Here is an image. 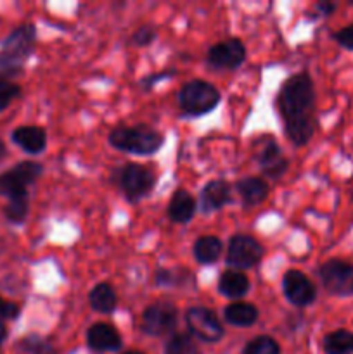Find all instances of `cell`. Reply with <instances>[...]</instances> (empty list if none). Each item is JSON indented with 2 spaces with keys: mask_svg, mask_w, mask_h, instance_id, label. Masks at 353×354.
Instances as JSON below:
<instances>
[{
  "mask_svg": "<svg viewBox=\"0 0 353 354\" xmlns=\"http://www.w3.org/2000/svg\"><path fill=\"white\" fill-rule=\"evenodd\" d=\"M277 109L287 138L294 145L308 144L315 131V90L307 73H298L282 83L277 95Z\"/></svg>",
  "mask_w": 353,
  "mask_h": 354,
  "instance_id": "6da1fadb",
  "label": "cell"
},
{
  "mask_svg": "<svg viewBox=\"0 0 353 354\" xmlns=\"http://www.w3.org/2000/svg\"><path fill=\"white\" fill-rule=\"evenodd\" d=\"M109 144L121 152L137 156H151L165 144V137L147 124L116 127L109 133Z\"/></svg>",
  "mask_w": 353,
  "mask_h": 354,
  "instance_id": "7a4b0ae2",
  "label": "cell"
},
{
  "mask_svg": "<svg viewBox=\"0 0 353 354\" xmlns=\"http://www.w3.org/2000/svg\"><path fill=\"white\" fill-rule=\"evenodd\" d=\"M220 92L204 80H192L180 88L176 100L185 116H203L220 104Z\"/></svg>",
  "mask_w": 353,
  "mask_h": 354,
  "instance_id": "3957f363",
  "label": "cell"
},
{
  "mask_svg": "<svg viewBox=\"0 0 353 354\" xmlns=\"http://www.w3.org/2000/svg\"><path fill=\"white\" fill-rule=\"evenodd\" d=\"M123 190L125 197L132 203L144 199L145 196L152 192L156 187V175L152 169L147 166L138 165V162H128L123 168L116 171V178H114Z\"/></svg>",
  "mask_w": 353,
  "mask_h": 354,
  "instance_id": "277c9868",
  "label": "cell"
},
{
  "mask_svg": "<svg viewBox=\"0 0 353 354\" xmlns=\"http://www.w3.org/2000/svg\"><path fill=\"white\" fill-rule=\"evenodd\" d=\"M318 277L329 294L348 297L353 294V265L343 259H329L318 268Z\"/></svg>",
  "mask_w": 353,
  "mask_h": 354,
  "instance_id": "5b68a950",
  "label": "cell"
},
{
  "mask_svg": "<svg viewBox=\"0 0 353 354\" xmlns=\"http://www.w3.org/2000/svg\"><path fill=\"white\" fill-rule=\"evenodd\" d=\"M42 175V166L33 161H24L14 166L10 171L0 175V194L10 199L28 196V185L35 183Z\"/></svg>",
  "mask_w": 353,
  "mask_h": 354,
  "instance_id": "8992f818",
  "label": "cell"
},
{
  "mask_svg": "<svg viewBox=\"0 0 353 354\" xmlns=\"http://www.w3.org/2000/svg\"><path fill=\"white\" fill-rule=\"evenodd\" d=\"M263 258V245L251 235H234L228 242L227 265L237 270H248L258 265Z\"/></svg>",
  "mask_w": 353,
  "mask_h": 354,
  "instance_id": "52a82bcc",
  "label": "cell"
},
{
  "mask_svg": "<svg viewBox=\"0 0 353 354\" xmlns=\"http://www.w3.org/2000/svg\"><path fill=\"white\" fill-rule=\"evenodd\" d=\"M185 324L190 334L203 342H218L224 337V327L211 310L203 306H194L187 310Z\"/></svg>",
  "mask_w": 353,
  "mask_h": 354,
  "instance_id": "ba28073f",
  "label": "cell"
},
{
  "mask_svg": "<svg viewBox=\"0 0 353 354\" xmlns=\"http://www.w3.org/2000/svg\"><path fill=\"white\" fill-rule=\"evenodd\" d=\"M179 310L170 303H156L145 308L142 315V330L149 335H166L176 327Z\"/></svg>",
  "mask_w": 353,
  "mask_h": 354,
  "instance_id": "9c48e42d",
  "label": "cell"
},
{
  "mask_svg": "<svg viewBox=\"0 0 353 354\" xmlns=\"http://www.w3.org/2000/svg\"><path fill=\"white\" fill-rule=\"evenodd\" d=\"M37 45V31L33 24H24L14 30L9 37L6 38L0 54L6 55L9 61L16 62L17 66H23L26 59L30 57L31 52Z\"/></svg>",
  "mask_w": 353,
  "mask_h": 354,
  "instance_id": "30bf717a",
  "label": "cell"
},
{
  "mask_svg": "<svg viewBox=\"0 0 353 354\" xmlns=\"http://www.w3.org/2000/svg\"><path fill=\"white\" fill-rule=\"evenodd\" d=\"M246 47L239 38H228L208 50L206 62L213 69H235L244 62Z\"/></svg>",
  "mask_w": 353,
  "mask_h": 354,
  "instance_id": "8fae6325",
  "label": "cell"
},
{
  "mask_svg": "<svg viewBox=\"0 0 353 354\" xmlns=\"http://www.w3.org/2000/svg\"><path fill=\"white\" fill-rule=\"evenodd\" d=\"M282 289L286 299L293 306L298 308L310 306L315 301V297H317V290H315L314 283L310 282V279L305 273L298 272V270L286 272L282 280Z\"/></svg>",
  "mask_w": 353,
  "mask_h": 354,
  "instance_id": "7c38bea8",
  "label": "cell"
},
{
  "mask_svg": "<svg viewBox=\"0 0 353 354\" xmlns=\"http://www.w3.org/2000/svg\"><path fill=\"white\" fill-rule=\"evenodd\" d=\"M256 158H258L260 168H262V171L269 178H280L287 171V168H289V161L284 158L280 147L272 138H263V140H260V149Z\"/></svg>",
  "mask_w": 353,
  "mask_h": 354,
  "instance_id": "4fadbf2b",
  "label": "cell"
},
{
  "mask_svg": "<svg viewBox=\"0 0 353 354\" xmlns=\"http://www.w3.org/2000/svg\"><path fill=\"white\" fill-rule=\"evenodd\" d=\"M89 348L97 353L116 351L121 348V337L116 328L109 324H93L87 332Z\"/></svg>",
  "mask_w": 353,
  "mask_h": 354,
  "instance_id": "5bb4252c",
  "label": "cell"
},
{
  "mask_svg": "<svg viewBox=\"0 0 353 354\" xmlns=\"http://www.w3.org/2000/svg\"><path fill=\"white\" fill-rule=\"evenodd\" d=\"M230 185L224 180H211L201 190L199 204L204 213H213L230 203Z\"/></svg>",
  "mask_w": 353,
  "mask_h": 354,
  "instance_id": "9a60e30c",
  "label": "cell"
},
{
  "mask_svg": "<svg viewBox=\"0 0 353 354\" xmlns=\"http://www.w3.org/2000/svg\"><path fill=\"white\" fill-rule=\"evenodd\" d=\"M196 213V201L187 190L179 189L173 192L168 204V216L173 223H189Z\"/></svg>",
  "mask_w": 353,
  "mask_h": 354,
  "instance_id": "2e32d148",
  "label": "cell"
},
{
  "mask_svg": "<svg viewBox=\"0 0 353 354\" xmlns=\"http://www.w3.org/2000/svg\"><path fill=\"white\" fill-rule=\"evenodd\" d=\"M239 196H241L242 204L246 207H253L256 204H262L269 196V183L260 176H249L242 178L235 183Z\"/></svg>",
  "mask_w": 353,
  "mask_h": 354,
  "instance_id": "e0dca14e",
  "label": "cell"
},
{
  "mask_svg": "<svg viewBox=\"0 0 353 354\" xmlns=\"http://www.w3.org/2000/svg\"><path fill=\"white\" fill-rule=\"evenodd\" d=\"M12 140L23 151L30 152V154H38L47 145V135L40 127H21L12 131Z\"/></svg>",
  "mask_w": 353,
  "mask_h": 354,
  "instance_id": "ac0fdd59",
  "label": "cell"
},
{
  "mask_svg": "<svg viewBox=\"0 0 353 354\" xmlns=\"http://www.w3.org/2000/svg\"><path fill=\"white\" fill-rule=\"evenodd\" d=\"M218 290L230 299H237V297L246 296V292L249 290V279L244 273L228 270V272L221 273L220 280H218Z\"/></svg>",
  "mask_w": 353,
  "mask_h": 354,
  "instance_id": "d6986e66",
  "label": "cell"
},
{
  "mask_svg": "<svg viewBox=\"0 0 353 354\" xmlns=\"http://www.w3.org/2000/svg\"><path fill=\"white\" fill-rule=\"evenodd\" d=\"M225 322L234 327H251L258 320V310L249 303H232L224 311Z\"/></svg>",
  "mask_w": 353,
  "mask_h": 354,
  "instance_id": "ffe728a7",
  "label": "cell"
},
{
  "mask_svg": "<svg viewBox=\"0 0 353 354\" xmlns=\"http://www.w3.org/2000/svg\"><path fill=\"white\" fill-rule=\"evenodd\" d=\"M194 258L201 265H211L217 261L221 254V242L220 239L213 237V235H203L194 242Z\"/></svg>",
  "mask_w": 353,
  "mask_h": 354,
  "instance_id": "44dd1931",
  "label": "cell"
},
{
  "mask_svg": "<svg viewBox=\"0 0 353 354\" xmlns=\"http://www.w3.org/2000/svg\"><path fill=\"white\" fill-rule=\"evenodd\" d=\"M116 292L109 283H97L89 294V303L97 313H111L116 308Z\"/></svg>",
  "mask_w": 353,
  "mask_h": 354,
  "instance_id": "7402d4cb",
  "label": "cell"
},
{
  "mask_svg": "<svg viewBox=\"0 0 353 354\" xmlns=\"http://www.w3.org/2000/svg\"><path fill=\"white\" fill-rule=\"evenodd\" d=\"M324 353L325 354H352L353 353V332L339 328L331 332L324 337Z\"/></svg>",
  "mask_w": 353,
  "mask_h": 354,
  "instance_id": "603a6c76",
  "label": "cell"
},
{
  "mask_svg": "<svg viewBox=\"0 0 353 354\" xmlns=\"http://www.w3.org/2000/svg\"><path fill=\"white\" fill-rule=\"evenodd\" d=\"M194 282V275L187 270H158L156 272V283L158 286H187V283Z\"/></svg>",
  "mask_w": 353,
  "mask_h": 354,
  "instance_id": "cb8c5ba5",
  "label": "cell"
},
{
  "mask_svg": "<svg viewBox=\"0 0 353 354\" xmlns=\"http://www.w3.org/2000/svg\"><path fill=\"white\" fill-rule=\"evenodd\" d=\"M165 354H201L189 334H175L166 342Z\"/></svg>",
  "mask_w": 353,
  "mask_h": 354,
  "instance_id": "d4e9b609",
  "label": "cell"
},
{
  "mask_svg": "<svg viewBox=\"0 0 353 354\" xmlns=\"http://www.w3.org/2000/svg\"><path fill=\"white\" fill-rule=\"evenodd\" d=\"M242 354H280V348L269 335H260L248 342Z\"/></svg>",
  "mask_w": 353,
  "mask_h": 354,
  "instance_id": "484cf974",
  "label": "cell"
},
{
  "mask_svg": "<svg viewBox=\"0 0 353 354\" xmlns=\"http://www.w3.org/2000/svg\"><path fill=\"white\" fill-rule=\"evenodd\" d=\"M26 214H28V196L16 197V199L9 201V204H7L6 207L7 220L12 221V223H23Z\"/></svg>",
  "mask_w": 353,
  "mask_h": 354,
  "instance_id": "4316f807",
  "label": "cell"
},
{
  "mask_svg": "<svg viewBox=\"0 0 353 354\" xmlns=\"http://www.w3.org/2000/svg\"><path fill=\"white\" fill-rule=\"evenodd\" d=\"M21 348L24 349L28 354H52L54 349L48 344L47 341H44L42 337H37V335H30V337L24 339L21 342Z\"/></svg>",
  "mask_w": 353,
  "mask_h": 354,
  "instance_id": "83f0119b",
  "label": "cell"
},
{
  "mask_svg": "<svg viewBox=\"0 0 353 354\" xmlns=\"http://www.w3.org/2000/svg\"><path fill=\"white\" fill-rule=\"evenodd\" d=\"M19 86L7 80H0V111L6 109L17 95H19Z\"/></svg>",
  "mask_w": 353,
  "mask_h": 354,
  "instance_id": "f1b7e54d",
  "label": "cell"
},
{
  "mask_svg": "<svg viewBox=\"0 0 353 354\" xmlns=\"http://www.w3.org/2000/svg\"><path fill=\"white\" fill-rule=\"evenodd\" d=\"M156 30L152 26H141L134 35H132V44L137 47H147L154 41Z\"/></svg>",
  "mask_w": 353,
  "mask_h": 354,
  "instance_id": "f546056e",
  "label": "cell"
},
{
  "mask_svg": "<svg viewBox=\"0 0 353 354\" xmlns=\"http://www.w3.org/2000/svg\"><path fill=\"white\" fill-rule=\"evenodd\" d=\"M334 40L338 41L341 47L353 50V24H348V26L341 28L338 33H334Z\"/></svg>",
  "mask_w": 353,
  "mask_h": 354,
  "instance_id": "4dcf8cb0",
  "label": "cell"
},
{
  "mask_svg": "<svg viewBox=\"0 0 353 354\" xmlns=\"http://www.w3.org/2000/svg\"><path fill=\"white\" fill-rule=\"evenodd\" d=\"M17 313H19V308H17L16 304L6 303V301L0 297V320H2V318H9V320H14V318L17 317Z\"/></svg>",
  "mask_w": 353,
  "mask_h": 354,
  "instance_id": "1f68e13d",
  "label": "cell"
},
{
  "mask_svg": "<svg viewBox=\"0 0 353 354\" xmlns=\"http://www.w3.org/2000/svg\"><path fill=\"white\" fill-rule=\"evenodd\" d=\"M173 69H170V71H163V73H158V75H154V76H149V78H145L144 82V86L145 88H151V86H154L156 83L159 82V80H165V78H170V76H173Z\"/></svg>",
  "mask_w": 353,
  "mask_h": 354,
  "instance_id": "d6a6232c",
  "label": "cell"
},
{
  "mask_svg": "<svg viewBox=\"0 0 353 354\" xmlns=\"http://www.w3.org/2000/svg\"><path fill=\"white\" fill-rule=\"evenodd\" d=\"M317 9L320 10V12L324 14V16H331V14L336 10V3H332V2H318L317 3Z\"/></svg>",
  "mask_w": 353,
  "mask_h": 354,
  "instance_id": "836d02e7",
  "label": "cell"
},
{
  "mask_svg": "<svg viewBox=\"0 0 353 354\" xmlns=\"http://www.w3.org/2000/svg\"><path fill=\"white\" fill-rule=\"evenodd\" d=\"M6 335H7L6 325H3L2 322H0V344H2V342H3V339H6Z\"/></svg>",
  "mask_w": 353,
  "mask_h": 354,
  "instance_id": "e575fe53",
  "label": "cell"
},
{
  "mask_svg": "<svg viewBox=\"0 0 353 354\" xmlns=\"http://www.w3.org/2000/svg\"><path fill=\"white\" fill-rule=\"evenodd\" d=\"M123 354H144V353H141V351H127V353H123Z\"/></svg>",
  "mask_w": 353,
  "mask_h": 354,
  "instance_id": "d590c367",
  "label": "cell"
}]
</instances>
